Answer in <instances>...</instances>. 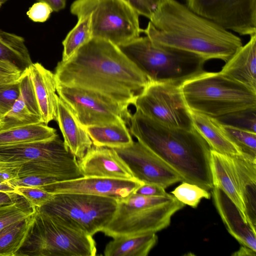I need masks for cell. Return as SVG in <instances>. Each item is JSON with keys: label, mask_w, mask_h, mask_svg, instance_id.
I'll return each instance as SVG.
<instances>
[{"label": "cell", "mask_w": 256, "mask_h": 256, "mask_svg": "<svg viewBox=\"0 0 256 256\" xmlns=\"http://www.w3.org/2000/svg\"><path fill=\"white\" fill-rule=\"evenodd\" d=\"M56 120L66 146L77 158H82L92 148V141L72 108L58 96Z\"/></svg>", "instance_id": "ffe728a7"}, {"label": "cell", "mask_w": 256, "mask_h": 256, "mask_svg": "<svg viewBox=\"0 0 256 256\" xmlns=\"http://www.w3.org/2000/svg\"><path fill=\"white\" fill-rule=\"evenodd\" d=\"M96 253L92 236L36 208L26 237L14 256H94Z\"/></svg>", "instance_id": "ba28073f"}, {"label": "cell", "mask_w": 256, "mask_h": 256, "mask_svg": "<svg viewBox=\"0 0 256 256\" xmlns=\"http://www.w3.org/2000/svg\"><path fill=\"white\" fill-rule=\"evenodd\" d=\"M143 184L136 180L82 176L54 182L46 190L54 194L72 192L110 197L118 201L129 196Z\"/></svg>", "instance_id": "9a60e30c"}, {"label": "cell", "mask_w": 256, "mask_h": 256, "mask_svg": "<svg viewBox=\"0 0 256 256\" xmlns=\"http://www.w3.org/2000/svg\"><path fill=\"white\" fill-rule=\"evenodd\" d=\"M7 0H0V3L2 4L6 2Z\"/></svg>", "instance_id": "f6af8a7d"}, {"label": "cell", "mask_w": 256, "mask_h": 256, "mask_svg": "<svg viewBox=\"0 0 256 256\" xmlns=\"http://www.w3.org/2000/svg\"><path fill=\"white\" fill-rule=\"evenodd\" d=\"M78 163L82 176L136 180L114 148L93 145Z\"/></svg>", "instance_id": "2e32d148"}, {"label": "cell", "mask_w": 256, "mask_h": 256, "mask_svg": "<svg viewBox=\"0 0 256 256\" xmlns=\"http://www.w3.org/2000/svg\"><path fill=\"white\" fill-rule=\"evenodd\" d=\"M78 20L62 44L64 49L62 61L71 58L83 46L93 38L90 14L78 17Z\"/></svg>", "instance_id": "f546056e"}, {"label": "cell", "mask_w": 256, "mask_h": 256, "mask_svg": "<svg viewBox=\"0 0 256 256\" xmlns=\"http://www.w3.org/2000/svg\"><path fill=\"white\" fill-rule=\"evenodd\" d=\"M53 12L46 4L38 2L34 3L27 12L28 17L35 22H43L47 20Z\"/></svg>", "instance_id": "f35d334b"}, {"label": "cell", "mask_w": 256, "mask_h": 256, "mask_svg": "<svg viewBox=\"0 0 256 256\" xmlns=\"http://www.w3.org/2000/svg\"><path fill=\"white\" fill-rule=\"evenodd\" d=\"M222 127L243 154L256 158V133L228 126L222 125Z\"/></svg>", "instance_id": "836d02e7"}, {"label": "cell", "mask_w": 256, "mask_h": 256, "mask_svg": "<svg viewBox=\"0 0 256 256\" xmlns=\"http://www.w3.org/2000/svg\"><path fill=\"white\" fill-rule=\"evenodd\" d=\"M42 122L48 124L56 120L57 116V83L54 74L41 64L32 63L28 68Z\"/></svg>", "instance_id": "44dd1931"}, {"label": "cell", "mask_w": 256, "mask_h": 256, "mask_svg": "<svg viewBox=\"0 0 256 256\" xmlns=\"http://www.w3.org/2000/svg\"><path fill=\"white\" fill-rule=\"evenodd\" d=\"M48 4L53 12H58L63 10L66 5V0H37Z\"/></svg>", "instance_id": "60d3db41"}, {"label": "cell", "mask_w": 256, "mask_h": 256, "mask_svg": "<svg viewBox=\"0 0 256 256\" xmlns=\"http://www.w3.org/2000/svg\"><path fill=\"white\" fill-rule=\"evenodd\" d=\"M58 136L56 130L44 123L0 131V146L47 140Z\"/></svg>", "instance_id": "4316f807"}, {"label": "cell", "mask_w": 256, "mask_h": 256, "mask_svg": "<svg viewBox=\"0 0 256 256\" xmlns=\"http://www.w3.org/2000/svg\"><path fill=\"white\" fill-rule=\"evenodd\" d=\"M56 92L84 127L118 122L128 125L132 114L128 107L100 92L58 84Z\"/></svg>", "instance_id": "7c38bea8"}, {"label": "cell", "mask_w": 256, "mask_h": 256, "mask_svg": "<svg viewBox=\"0 0 256 256\" xmlns=\"http://www.w3.org/2000/svg\"><path fill=\"white\" fill-rule=\"evenodd\" d=\"M184 206L170 194L146 196L133 193L118 202L112 218L102 232L113 238L156 233L168 226L172 216Z\"/></svg>", "instance_id": "5b68a950"}, {"label": "cell", "mask_w": 256, "mask_h": 256, "mask_svg": "<svg viewBox=\"0 0 256 256\" xmlns=\"http://www.w3.org/2000/svg\"><path fill=\"white\" fill-rule=\"evenodd\" d=\"M0 60L9 62L24 71L32 64L24 38L0 30Z\"/></svg>", "instance_id": "83f0119b"}, {"label": "cell", "mask_w": 256, "mask_h": 256, "mask_svg": "<svg viewBox=\"0 0 256 256\" xmlns=\"http://www.w3.org/2000/svg\"><path fill=\"white\" fill-rule=\"evenodd\" d=\"M2 5V4H1L0 3V7H1Z\"/></svg>", "instance_id": "bcb514c9"}, {"label": "cell", "mask_w": 256, "mask_h": 256, "mask_svg": "<svg viewBox=\"0 0 256 256\" xmlns=\"http://www.w3.org/2000/svg\"><path fill=\"white\" fill-rule=\"evenodd\" d=\"M156 233L113 238L106 245V256H146L156 244Z\"/></svg>", "instance_id": "484cf974"}, {"label": "cell", "mask_w": 256, "mask_h": 256, "mask_svg": "<svg viewBox=\"0 0 256 256\" xmlns=\"http://www.w3.org/2000/svg\"><path fill=\"white\" fill-rule=\"evenodd\" d=\"M56 83L100 92L128 106L150 82L112 42L92 38L55 68Z\"/></svg>", "instance_id": "6da1fadb"}, {"label": "cell", "mask_w": 256, "mask_h": 256, "mask_svg": "<svg viewBox=\"0 0 256 256\" xmlns=\"http://www.w3.org/2000/svg\"><path fill=\"white\" fill-rule=\"evenodd\" d=\"M137 195L146 196H161L166 195L168 193L165 189L159 186L150 184H143L134 192Z\"/></svg>", "instance_id": "ab89813d"}, {"label": "cell", "mask_w": 256, "mask_h": 256, "mask_svg": "<svg viewBox=\"0 0 256 256\" xmlns=\"http://www.w3.org/2000/svg\"><path fill=\"white\" fill-rule=\"evenodd\" d=\"M118 47L150 82L180 85L204 71L206 61L192 53L154 45L147 36Z\"/></svg>", "instance_id": "8992f818"}, {"label": "cell", "mask_w": 256, "mask_h": 256, "mask_svg": "<svg viewBox=\"0 0 256 256\" xmlns=\"http://www.w3.org/2000/svg\"><path fill=\"white\" fill-rule=\"evenodd\" d=\"M180 84L150 82L134 104L144 115L164 125L191 130L194 128L183 98Z\"/></svg>", "instance_id": "8fae6325"}, {"label": "cell", "mask_w": 256, "mask_h": 256, "mask_svg": "<svg viewBox=\"0 0 256 256\" xmlns=\"http://www.w3.org/2000/svg\"><path fill=\"white\" fill-rule=\"evenodd\" d=\"M190 112L194 128L212 150L230 156L243 154L230 140L222 125L216 118L190 110Z\"/></svg>", "instance_id": "603a6c76"}, {"label": "cell", "mask_w": 256, "mask_h": 256, "mask_svg": "<svg viewBox=\"0 0 256 256\" xmlns=\"http://www.w3.org/2000/svg\"><path fill=\"white\" fill-rule=\"evenodd\" d=\"M118 200L113 198L62 192L39 209L62 224L92 236L112 218Z\"/></svg>", "instance_id": "9c48e42d"}, {"label": "cell", "mask_w": 256, "mask_h": 256, "mask_svg": "<svg viewBox=\"0 0 256 256\" xmlns=\"http://www.w3.org/2000/svg\"><path fill=\"white\" fill-rule=\"evenodd\" d=\"M210 170L214 186L220 188L228 196L247 221L229 156L211 149Z\"/></svg>", "instance_id": "cb8c5ba5"}, {"label": "cell", "mask_w": 256, "mask_h": 256, "mask_svg": "<svg viewBox=\"0 0 256 256\" xmlns=\"http://www.w3.org/2000/svg\"><path fill=\"white\" fill-rule=\"evenodd\" d=\"M171 194L185 205L196 208L202 198L210 199L211 194L198 185L183 181Z\"/></svg>", "instance_id": "d6a6232c"}, {"label": "cell", "mask_w": 256, "mask_h": 256, "mask_svg": "<svg viewBox=\"0 0 256 256\" xmlns=\"http://www.w3.org/2000/svg\"><path fill=\"white\" fill-rule=\"evenodd\" d=\"M256 92V34L226 62L220 72Z\"/></svg>", "instance_id": "7402d4cb"}, {"label": "cell", "mask_w": 256, "mask_h": 256, "mask_svg": "<svg viewBox=\"0 0 256 256\" xmlns=\"http://www.w3.org/2000/svg\"><path fill=\"white\" fill-rule=\"evenodd\" d=\"M128 125L130 134L175 170L183 181L208 190L213 188L211 148L194 128L168 126L136 109L131 114Z\"/></svg>", "instance_id": "3957f363"}, {"label": "cell", "mask_w": 256, "mask_h": 256, "mask_svg": "<svg viewBox=\"0 0 256 256\" xmlns=\"http://www.w3.org/2000/svg\"><path fill=\"white\" fill-rule=\"evenodd\" d=\"M256 252L246 246H242L238 250L232 255L234 256H256Z\"/></svg>", "instance_id": "b9f144b4"}, {"label": "cell", "mask_w": 256, "mask_h": 256, "mask_svg": "<svg viewBox=\"0 0 256 256\" xmlns=\"http://www.w3.org/2000/svg\"><path fill=\"white\" fill-rule=\"evenodd\" d=\"M197 14L240 35L256 34V0H186Z\"/></svg>", "instance_id": "4fadbf2b"}, {"label": "cell", "mask_w": 256, "mask_h": 256, "mask_svg": "<svg viewBox=\"0 0 256 256\" xmlns=\"http://www.w3.org/2000/svg\"><path fill=\"white\" fill-rule=\"evenodd\" d=\"M36 208L22 196L14 202L0 206V230L30 216Z\"/></svg>", "instance_id": "4dcf8cb0"}, {"label": "cell", "mask_w": 256, "mask_h": 256, "mask_svg": "<svg viewBox=\"0 0 256 256\" xmlns=\"http://www.w3.org/2000/svg\"><path fill=\"white\" fill-rule=\"evenodd\" d=\"M212 196L228 232L243 246L256 252V230L247 222L234 202L220 188L214 186Z\"/></svg>", "instance_id": "ac0fdd59"}, {"label": "cell", "mask_w": 256, "mask_h": 256, "mask_svg": "<svg viewBox=\"0 0 256 256\" xmlns=\"http://www.w3.org/2000/svg\"><path fill=\"white\" fill-rule=\"evenodd\" d=\"M216 118L222 125L256 133V108L238 110Z\"/></svg>", "instance_id": "1f68e13d"}, {"label": "cell", "mask_w": 256, "mask_h": 256, "mask_svg": "<svg viewBox=\"0 0 256 256\" xmlns=\"http://www.w3.org/2000/svg\"><path fill=\"white\" fill-rule=\"evenodd\" d=\"M23 72L12 63L0 60V86L18 82Z\"/></svg>", "instance_id": "74e56055"}, {"label": "cell", "mask_w": 256, "mask_h": 256, "mask_svg": "<svg viewBox=\"0 0 256 256\" xmlns=\"http://www.w3.org/2000/svg\"><path fill=\"white\" fill-rule=\"evenodd\" d=\"M20 94L10 110L0 120V131L42 122L28 68L19 80Z\"/></svg>", "instance_id": "e0dca14e"}, {"label": "cell", "mask_w": 256, "mask_h": 256, "mask_svg": "<svg viewBox=\"0 0 256 256\" xmlns=\"http://www.w3.org/2000/svg\"><path fill=\"white\" fill-rule=\"evenodd\" d=\"M16 192L22 196L32 206L36 208H40L50 200L54 194L40 189L31 186H16Z\"/></svg>", "instance_id": "e575fe53"}, {"label": "cell", "mask_w": 256, "mask_h": 256, "mask_svg": "<svg viewBox=\"0 0 256 256\" xmlns=\"http://www.w3.org/2000/svg\"><path fill=\"white\" fill-rule=\"evenodd\" d=\"M140 16L149 20L166 0H123Z\"/></svg>", "instance_id": "8d00e7d4"}, {"label": "cell", "mask_w": 256, "mask_h": 256, "mask_svg": "<svg viewBox=\"0 0 256 256\" xmlns=\"http://www.w3.org/2000/svg\"><path fill=\"white\" fill-rule=\"evenodd\" d=\"M70 12L77 17L90 14L93 38L118 46L140 36L139 14L123 0H76Z\"/></svg>", "instance_id": "30bf717a"}, {"label": "cell", "mask_w": 256, "mask_h": 256, "mask_svg": "<svg viewBox=\"0 0 256 256\" xmlns=\"http://www.w3.org/2000/svg\"><path fill=\"white\" fill-rule=\"evenodd\" d=\"M22 166V165L20 163L0 160V172L10 169L20 168Z\"/></svg>", "instance_id": "7bdbcfd3"}, {"label": "cell", "mask_w": 256, "mask_h": 256, "mask_svg": "<svg viewBox=\"0 0 256 256\" xmlns=\"http://www.w3.org/2000/svg\"><path fill=\"white\" fill-rule=\"evenodd\" d=\"M180 88L189 110L214 118L256 108V92L220 72L203 71Z\"/></svg>", "instance_id": "277c9868"}, {"label": "cell", "mask_w": 256, "mask_h": 256, "mask_svg": "<svg viewBox=\"0 0 256 256\" xmlns=\"http://www.w3.org/2000/svg\"><path fill=\"white\" fill-rule=\"evenodd\" d=\"M19 94V80L0 86V120L10 110Z\"/></svg>", "instance_id": "d590c367"}, {"label": "cell", "mask_w": 256, "mask_h": 256, "mask_svg": "<svg viewBox=\"0 0 256 256\" xmlns=\"http://www.w3.org/2000/svg\"><path fill=\"white\" fill-rule=\"evenodd\" d=\"M114 149L138 180L164 189L183 182L180 176L138 140L128 146Z\"/></svg>", "instance_id": "5bb4252c"}, {"label": "cell", "mask_w": 256, "mask_h": 256, "mask_svg": "<svg viewBox=\"0 0 256 256\" xmlns=\"http://www.w3.org/2000/svg\"><path fill=\"white\" fill-rule=\"evenodd\" d=\"M249 224L256 228V158L229 156Z\"/></svg>", "instance_id": "d6986e66"}, {"label": "cell", "mask_w": 256, "mask_h": 256, "mask_svg": "<svg viewBox=\"0 0 256 256\" xmlns=\"http://www.w3.org/2000/svg\"><path fill=\"white\" fill-rule=\"evenodd\" d=\"M144 32L156 46L196 54L206 60H228L242 46L241 39L176 0H166Z\"/></svg>", "instance_id": "7a4b0ae2"}, {"label": "cell", "mask_w": 256, "mask_h": 256, "mask_svg": "<svg viewBox=\"0 0 256 256\" xmlns=\"http://www.w3.org/2000/svg\"><path fill=\"white\" fill-rule=\"evenodd\" d=\"M0 192H16V190L9 182H3L0 180Z\"/></svg>", "instance_id": "ee69618b"}, {"label": "cell", "mask_w": 256, "mask_h": 256, "mask_svg": "<svg viewBox=\"0 0 256 256\" xmlns=\"http://www.w3.org/2000/svg\"><path fill=\"white\" fill-rule=\"evenodd\" d=\"M33 214L0 230V256H14L26 237Z\"/></svg>", "instance_id": "f1b7e54d"}, {"label": "cell", "mask_w": 256, "mask_h": 256, "mask_svg": "<svg viewBox=\"0 0 256 256\" xmlns=\"http://www.w3.org/2000/svg\"><path fill=\"white\" fill-rule=\"evenodd\" d=\"M126 124L124 122H118L84 128L92 141V145L119 148L128 146L134 142Z\"/></svg>", "instance_id": "d4e9b609"}, {"label": "cell", "mask_w": 256, "mask_h": 256, "mask_svg": "<svg viewBox=\"0 0 256 256\" xmlns=\"http://www.w3.org/2000/svg\"><path fill=\"white\" fill-rule=\"evenodd\" d=\"M0 160L20 164L18 178L43 176L62 181L82 176L77 158L58 136L47 140L0 146Z\"/></svg>", "instance_id": "52a82bcc"}]
</instances>
